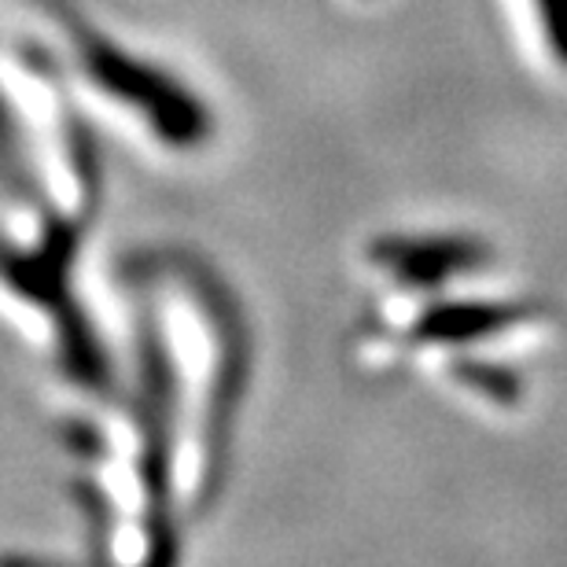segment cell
<instances>
[{
    "label": "cell",
    "instance_id": "obj_1",
    "mask_svg": "<svg viewBox=\"0 0 567 567\" xmlns=\"http://www.w3.org/2000/svg\"><path fill=\"white\" fill-rule=\"evenodd\" d=\"M542 16H546V27L553 33V44L567 60V0H542Z\"/></svg>",
    "mask_w": 567,
    "mask_h": 567
}]
</instances>
